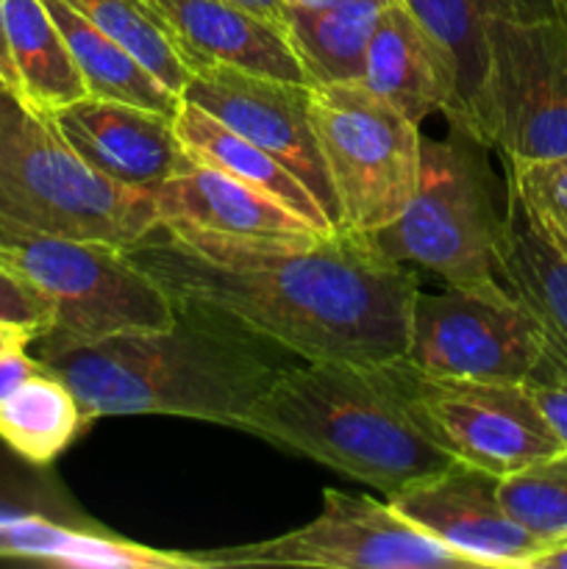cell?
Returning <instances> with one entry per match:
<instances>
[{"mask_svg":"<svg viewBox=\"0 0 567 569\" xmlns=\"http://www.w3.org/2000/svg\"><path fill=\"white\" fill-rule=\"evenodd\" d=\"M83 20L92 22L106 37L117 39L131 50L167 89L183 94L189 81V67L178 56L176 44L156 20L148 0H64Z\"/></svg>","mask_w":567,"mask_h":569,"instance_id":"25","label":"cell"},{"mask_svg":"<svg viewBox=\"0 0 567 569\" xmlns=\"http://www.w3.org/2000/svg\"><path fill=\"white\" fill-rule=\"evenodd\" d=\"M237 3L250 6V9L261 11V14L272 17V20L287 22V14H284V0H237Z\"/></svg>","mask_w":567,"mask_h":569,"instance_id":"33","label":"cell"},{"mask_svg":"<svg viewBox=\"0 0 567 569\" xmlns=\"http://www.w3.org/2000/svg\"><path fill=\"white\" fill-rule=\"evenodd\" d=\"M470 137L504 161L567 153V14L495 17L487 22V61L472 100Z\"/></svg>","mask_w":567,"mask_h":569,"instance_id":"7","label":"cell"},{"mask_svg":"<svg viewBox=\"0 0 567 569\" xmlns=\"http://www.w3.org/2000/svg\"><path fill=\"white\" fill-rule=\"evenodd\" d=\"M0 22L14 70V94L33 111L56 117L87 98V83L42 0H0Z\"/></svg>","mask_w":567,"mask_h":569,"instance_id":"20","label":"cell"},{"mask_svg":"<svg viewBox=\"0 0 567 569\" xmlns=\"http://www.w3.org/2000/svg\"><path fill=\"white\" fill-rule=\"evenodd\" d=\"M53 120L89 167L122 187L153 194L189 161L172 117L142 106L87 94Z\"/></svg>","mask_w":567,"mask_h":569,"instance_id":"15","label":"cell"},{"mask_svg":"<svg viewBox=\"0 0 567 569\" xmlns=\"http://www.w3.org/2000/svg\"><path fill=\"white\" fill-rule=\"evenodd\" d=\"M0 87H6V81H3V78H0Z\"/></svg>","mask_w":567,"mask_h":569,"instance_id":"37","label":"cell"},{"mask_svg":"<svg viewBox=\"0 0 567 569\" xmlns=\"http://www.w3.org/2000/svg\"><path fill=\"white\" fill-rule=\"evenodd\" d=\"M359 81L415 126L454 111L456 83L448 59L404 0H389L384 9Z\"/></svg>","mask_w":567,"mask_h":569,"instance_id":"17","label":"cell"},{"mask_svg":"<svg viewBox=\"0 0 567 569\" xmlns=\"http://www.w3.org/2000/svg\"><path fill=\"white\" fill-rule=\"evenodd\" d=\"M389 0H350L326 9H284L309 83L359 81L367 44Z\"/></svg>","mask_w":567,"mask_h":569,"instance_id":"23","label":"cell"},{"mask_svg":"<svg viewBox=\"0 0 567 569\" xmlns=\"http://www.w3.org/2000/svg\"><path fill=\"white\" fill-rule=\"evenodd\" d=\"M561 3H565V14H567V0H561Z\"/></svg>","mask_w":567,"mask_h":569,"instance_id":"36","label":"cell"},{"mask_svg":"<svg viewBox=\"0 0 567 569\" xmlns=\"http://www.w3.org/2000/svg\"><path fill=\"white\" fill-rule=\"evenodd\" d=\"M0 78L6 81V87L14 92V70H11V59H9V48H6V37H3V22H0Z\"/></svg>","mask_w":567,"mask_h":569,"instance_id":"34","label":"cell"},{"mask_svg":"<svg viewBox=\"0 0 567 569\" xmlns=\"http://www.w3.org/2000/svg\"><path fill=\"white\" fill-rule=\"evenodd\" d=\"M37 370H42V365H39L33 356H28L26 350L0 356V400H3L17 383L26 381V378L33 376Z\"/></svg>","mask_w":567,"mask_h":569,"instance_id":"30","label":"cell"},{"mask_svg":"<svg viewBox=\"0 0 567 569\" xmlns=\"http://www.w3.org/2000/svg\"><path fill=\"white\" fill-rule=\"evenodd\" d=\"M189 72L226 64L256 76L309 83L287 22L237 0H148Z\"/></svg>","mask_w":567,"mask_h":569,"instance_id":"14","label":"cell"},{"mask_svg":"<svg viewBox=\"0 0 567 569\" xmlns=\"http://www.w3.org/2000/svg\"><path fill=\"white\" fill-rule=\"evenodd\" d=\"M181 98L292 170L337 226L331 183L311 128L309 83L256 76L226 64H206L192 70Z\"/></svg>","mask_w":567,"mask_h":569,"instance_id":"12","label":"cell"},{"mask_svg":"<svg viewBox=\"0 0 567 569\" xmlns=\"http://www.w3.org/2000/svg\"><path fill=\"white\" fill-rule=\"evenodd\" d=\"M83 422L76 395L44 367L0 400V442L28 465H50L70 448Z\"/></svg>","mask_w":567,"mask_h":569,"instance_id":"24","label":"cell"},{"mask_svg":"<svg viewBox=\"0 0 567 569\" xmlns=\"http://www.w3.org/2000/svg\"><path fill=\"white\" fill-rule=\"evenodd\" d=\"M172 126H176L183 153L192 161L215 167V170L242 181L245 187L270 194L278 203L304 217L306 222H311L320 233L337 231L320 200L309 192V187L292 170H287L281 161L272 159L267 150L256 148L253 142L222 126L220 120L206 114L203 109L181 98L176 117H172Z\"/></svg>","mask_w":567,"mask_h":569,"instance_id":"19","label":"cell"},{"mask_svg":"<svg viewBox=\"0 0 567 569\" xmlns=\"http://www.w3.org/2000/svg\"><path fill=\"white\" fill-rule=\"evenodd\" d=\"M159 226L153 194L100 176L53 117L0 87V233H50L131 248Z\"/></svg>","mask_w":567,"mask_h":569,"instance_id":"4","label":"cell"},{"mask_svg":"<svg viewBox=\"0 0 567 569\" xmlns=\"http://www.w3.org/2000/svg\"><path fill=\"white\" fill-rule=\"evenodd\" d=\"M31 342H33L31 331H26V328L20 326H9V322H0V356L26 350Z\"/></svg>","mask_w":567,"mask_h":569,"instance_id":"31","label":"cell"},{"mask_svg":"<svg viewBox=\"0 0 567 569\" xmlns=\"http://www.w3.org/2000/svg\"><path fill=\"white\" fill-rule=\"evenodd\" d=\"M217 567L311 569H478L476 561L439 545L406 517L367 495L322 489V509L306 526L265 542L200 553Z\"/></svg>","mask_w":567,"mask_h":569,"instance_id":"10","label":"cell"},{"mask_svg":"<svg viewBox=\"0 0 567 569\" xmlns=\"http://www.w3.org/2000/svg\"><path fill=\"white\" fill-rule=\"evenodd\" d=\"M311 128L337 206V231L372 237L420 181V126L361 81L309 83Z\"/></svg>","mask_w":567,"mask_h":569,"instance_id":"6","label":"cell"},{"mask_svg":"<svg viewBox=\"0 0 567 569\" xmlns=\"http://www.w3.org/2000/svg\"><path fill=\"white\" fill-rule=\"evenodd\" d=\"M411 403L450 459L467 461L495 478L567 450L526 383L431 378L415 370Z\"/></svg>","mask_w":567,"mask_h":569,"instance_id":"11","label":"cell"},{"mask_svg":"<svg viewBox=\"0 0 567 569\" xmlns=\"http://www.w3.org/2000/svg\"><path fill=\"white\" fill-rule=\"evenodd\" d=\"M48 14L59 26L72 61L81 72L87 92L92 98L120 100V103L142 106V109L159 111V114L176 117L181 94L167 89L131 50L122 48L117 39L106 37L103 31L83 20L64 0H42Z\"/></svg>","mask_w":567,"mask_h":569,"instance_id":"22","label":"cell"},{"mask_svg":"<svg viewBox=\"0 0 567 569\" xmlns=\"http://www.w3.org/2000/svg\"><path fill=\"white\" fill-rule=\"evenodd\" d=\"M504 164L506 187L520 200L531 226L567 256V153Z\"/></svg>","mask_w":567,"mask_h":569,"instance_id":"27","label":"cell"},{"mask_svg":"<svg viewBox=\"0 0 567 569\" xmlns=\"http://www.w3.org/2000/svg\"><path fill=\"white\" fill-rule=\"evenodd\" d=\"M406 361L431 378L523 383L543 361L537 326L500 278L417 292Z\"/></svg>","mask_w":567,"mask_h":569,"instance_id":"9","label":"cell"},{"mask_svg":"<svg viewBox=\"0 0 567 569\" xmlns=\"http://www.w3.org/2000/svg\"><path fill=\"white\" fill-rule=\"evenodd\" d=\"M498 500L534 537L567 542V450L498 478Z\"/></svg>","mask_w":567,"mask_h":569,"instance_id":"26","label":"cell"},{"mask_svg":"<svg viewBox=\"0 0 567 569\" xmlns=\"http://www.w3.org/2000/svg\"><path fill=\"white\" fill-rule=\"evenodd\" d=\"M498 278L543 337L539 367L567 372V256L545 242L509 187L498 244Z\"/></svg>","mask_w":567,"mask_h":569,"instance_id":"18","label":"cell"},{"mask_svg":"<svg viewBox=\"0 0 567 569\" xmlns=\"http://www.w3.org/2000/svg\"><path fill=\"white\" fill-rule=\"evenodd\" d=\"M28 348L76 395L87 420L161 415L239 428L284 370L276 345L189 309L165 328L100 339L44 331Z\"/></svg>","mask_w":567,"mask_h":569,"instance_id":"2","label":"cell"},{"mask_svg":"<svg viewBox=\"0 0 567 569\" xmlns=\"http://www.w3.org/2000/svg\"><path fill=\"white\" fill-rule=\"evenodd\" d=\"M159 226L192 237L278 242L326 237L276 198L189 159L153 192Z\"/></svg>","mask_w":567,"mask_h":569,"instance_id":"16","label":"cell"},{"mask_svg":"<svg viewBox=\"0 0 567 569\" xmlns=\"http://www.w3.org/2000/svg\"><path fill=\"white\" fill-rule=\"evenodd\" d=\"M178 309L242 328L304 361H398L409 342V264L387 259L370 237L242 242L156 226L126 248Z\"/></svg>","mask_w":567,"mask_h":569,"instance_id":"1","label":"cell"},{"mask_svg":"<svg viewBox=\"0 0 567 569\" xmlns=\"http://www.w3.org/2000/svg\"><path fill=\"white\" fill-rule=\"evenodd\" d=\"M400 517L478 569H528L554 545L534 537L498 500V478L454 459L442 470L389 492Z\"/></svg>","mask_w":567,"mask_h":569,"instance_id":"13","label":"cell"},{"mask_svg":"<svg viewBox=\"0 0 567 569\" xmlns=\"http://www.w3.org/2000/svg\"><path fill=\"white\" fill-rule=\"evenodd\" d=\"M350 3V0H284V9H326V6Z\"/></svg>","mask_w":567,"mask_h":569,"instance_id":"35","label":"cell"},{"mask_svg":"<svg viewBox=\"0 0 567 569\" xmlns=\"http://www.w3.org/2000/svg\"><path fill=\"white\" fill-rule=\"evenodd\" d=\"M528 569H567V542L556 545V548H550L548 553L534 559Z\"/></svg>","mask_w":567,"mask_h":569,"instance_id":"32","label":"cell"},{"mask_svg":"<svg viewBox=\"0 0 567 569\" xmlns=\"http://www.w3.org/2000/svg\"><path fill=\"white\" fill-rule=\"evenodd\" d=\"M0 264L26 278L53 309L50 333L100 339L176 322L170 295L126 248L50 233H0Z\"/></svg>","mask_w":567,"mask_h":569,"instance_id":"8","label":"cell"},{"mask_svg":"<svg viewBox=\"0 0 567 569\" xmlns=\"http://www.w3.org/2000/svg\"><path fill=\"white\" fill-rule=\"evenodd\" d=\"M411 381L406 359L284 367L237 431L389 495L454 461L417 417Z\"/></svg>","mask_w":567,"mask_h":569,"instance_id":"3","label":"cell"},{"mask_svg":"<svg viewBox=\"0 0 567 569\" xmlns=\"http://www.w3.org/2000/svg\"><path fill=\"white\" fill-rule=\"evenodd\" d=\"M523 383H526L528 395L534 398L537 409L548 420V426L554 428V433L567 448V372L548 370V367L537 365L531 378Z\"/></svg>","mask_w":567,"mask_h":569,"instance_id":"29","label":"cell"},{"mask_svg":"<svg viewBox=\"0 0 567 569\" xmlns=\"http://www.w3.org/2000/svg\"><path fill=\"white\" fill-rule=\"evenodd\" d=\"M487 150L456 126L445 139L422 137L415 194L400 217L372 233V244L387 259L434 272L445 287L495 281L506 194L498 198Z\"/></svg>","mask_w":567,"mask_h":569,"instance_id":"5","label":"cell"},{"mask_svg":"<svg viewBox=\"0 0 567 569\" xmlns=\"http://www.w3.org/2000/svg\"><path fill=\"white\" fill-rule=\"evenodd\" d=\"M0 322L26 328L33 339L53 328V309L48 300L6 264H0Z\"/></svg>","mask_w":567,"mask_h":569,"instance_id":"28","label":"cell"},{"mask_svg":"<svg viewBox=\"0 0 567 569\" xmlns=\"http://www.w3.org/2000/svg\"><path fill=\"white\" fill-rule=\"evenodd\" d=\"M422 22L454 72V111L445 120L465 131L487 61V22L554 11L559 0H404Z\"/></svg>","mask_w":567,"mask_h":569,"instance_id":"21","label":"cell"}]
</instances>
